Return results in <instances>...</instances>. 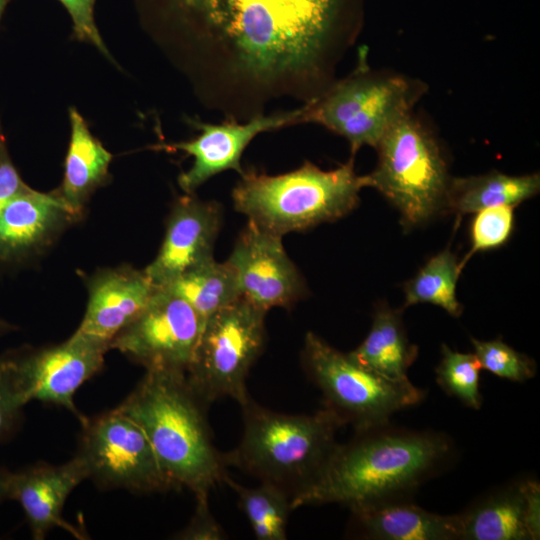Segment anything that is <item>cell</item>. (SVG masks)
Instances as JSON below:
<instances>
[{
    "instance_id": "cell-21",
    "label": "cell",
    "mask_w": 540,
    "mask_h": 540,
    "mask_svg": "<svg viewBox=\"0 0 540 540\" xmlns=\"http://www.w3.org/2000/svg\"><path fill=\"white\" fill-rule=\"evenodd\" d=\"M71 135L64 163V177L57 191L79 217L91 194L109 176L112 154L95 138L81 114L69 109Z\"/></svg>"
},
{
    "instance_id": "cell-10",
    "label": "cell",
    "mask_w": 540,
    "mask_h": 540,
    "mask_svg": "<svg viewBox=\"0 0 540 540\" xmlns=\"http://www.w3.org/2000/svg\"><path fill=\"white\" fill-rule=\"evenodd\" d=\"M77 456L88 479L133 493L173 489L142 428L118 407L82 423Z\"/></svg>"
},
{
    "instance_id": "cell-23",
    "label": "cell",
    "mask_w": 540,
    "mask_h": 540,
    "mask_svg": "<svg viewBox=\"0 0 540 540\" xmlns=\"http://www.w3.org/2000/svg\"><path fill=\"white\" fill-rule=\"evenodd\" d=\"M539 190V173L511 176L492 171L451 178L445 211L469 214L493 206L515 207L538 194Z\"/></svg>"
},
{
    "instance_id": "cell-7",
    "label": "cell",
    "mask_w": 540,
    "mask_h": 540,
    "mask_svg": "<svg viewBox=\"0 0 540 540\" xmlns=\"http://www.w3.org/2000/svg\"><path fill=\"white\" fill-rule=\"evenodd\" d=\"M424 91L422 82L406 76L357 71L306 102L299 123L319 124L344 137L354 157L365 145L376 148Z\"/></svg>"
},
{
    "instance_id": "cell-16",
    "label": "cell",
    "mask_w": 540,
    "mask_h": 540,
    "mask_svg": "<svg viewBox=\"0 0 540 540\" xmlns=\"http://www.w3.org/2000/svg\"><path fill=\"white\" fill-rule=\"evenodd\" d=\"M456 515L458 540L539 539V482L514 480L489 491Z\"/></svg>"
},
{
    "instance_id": "cell-18",
    "label": "cell",
    "mask_w": 540,
    "mask_h": 540,
    "mask_svg": "<svg viewBox=\"0 0 540 540\" xmlns=\"http://www.w3.org/2000/svg\"><path fill=\"white\" fill-rule=\"evenodd\" d=\"M87 479V469L77 455L64 464L38 463L10 472L7 499L20 505L33 539L43 540L56 527L84 539L62 512L71 492Z\"/></svg>"
},
{
    "instance_id": "cell-6",
    "label": "cell",
    "mask_w": 540,
    "mask_h": 540,
    "mask_svg": "<svg viewBox=\"0 0 540 540\" xmlns=\"http://www.w3.org/2000/svg\"><path fill=\"white\" fill-rule=\"evenodd\" d=\"M375 149L378 161L365 175L367 187L375 188L398 209L405 228L445 211L452 177L438 141L412 112L394 123Z\"/></svg>"
},
{
    "instance_id": "cell-32",
    "label": "cell",
    "mask_w": 540,
    "mask_h": 540,
    "mask_svg": "<svg viewBox=\"0 0 540 540\" xmlns=\"http://www.w3.org/2000/svg\"><path fill=\"white\" fill-rule=\"evenodd\" d=\"M23 408L11 391L0 364V443L9 440L19 429Z\"/></svg>"
},
{
    "instance_id": "cell-31",
    "label": "cell",
    "mask_w": 540,
    "mask_h": 540,
    "mask_svg": "<svg viewBox=\"0 0 540 540\" xmlns=\"http://www.w3.org/2000/svg\"><path fill=\"white\" fill-rule=\"evenodd\" d=\"M174 538L180 540H222L226 538L223 528L209 509L208 497L196 498L193 517Z\"/></svg>"
},
{
    "instance_id": "cell-25",
    "label": "cell",
    "mask_w": 540,
    "mask_h": 540,
    "mask_svg": "<svg viewBox=\"0 0 540 540\" xmlns=\"http://www.w3.org/2000/svg\"><path fill=\"white\" fill-rule=\"evenodd\" d=\"M225 482L237 495L238 504L258 540H285L287 522L292 510L291 498L277 486L261 482L258 487H245L227 474Z\"/></svg>"
},
{
    "instance_id": "cell-22",
    "label": "cell",
    "mask_w": 540,
    "mask_h": 540,
    "mask_svg": "<svg viewBox=\"0 0 540 540\" xmlns=\"http://www.w3.org/2000/svg\"><path fill=\"white\" fill-rule=\"evenodd\" d=\"M348 356L359 366L393 381L407 380L418 348L407 337L401 310L377 306L369 333Z\"/></svg>"
},
{
    "instance_id": "cell-15",
    "label": "cell",
    "mask_w": 540,
    "mask_h": 540,
    "mask_svg": "<svg viewBox=\"0 0 540 540\" xmlns=\"http://www.w3.org/2000/svg\"><path fill=\"white\" fill-rule=\"evenodd\" d=\"M222 222V208L194 193L178 197L166 221L163 242L155 259L144 269L158 287L185 271L214 258L213 251Z\"/></svg>"
},
{
    "instance_id": "cell-26",
    "label": "cell",
    "mask_w": 540,
    "mask_h": 540,
    "mask_svg": "<svg viewBox=\"0 0 540 540\" xmlns=\"http://www.w3.org/2000/svg\"><path fill=\"white\" fill-rule=\"evenodd\" d=\"M461 263L450 249H445L431 259L404 286V307L429 303L444 309L453 317L462 313L456 297V287L462 271Z\"/></svg>"
},
{
    "instance_id": "cell-17",
    "label": "cell",
    "mask_w": 540,
    "mask_h": 540,
    "mask_svg": "<svg viewBox=\"0 0 540 540\" xmlns=\"http://www.w3.org/2000/svg\"><path fill=\"white\" fill-rule=\"evenodd\" d=\"M88 304L75 334L109 346L147 307L158 290L144 270L129 265L97 271L88 281Z\"/></svg>"
},
{
    "instance_id": "cell-14",
    "label": "cell",
    "mask_w": 540,
    "mask_h": 540,
    "mask_svg": "<svg viewBox=\"0 0 540 540\" xmlns=\"http://www.w3.org/2000/svg\"><path fill=\"white\" fill-rule=\"evenodd\" d=\"M301 108L276 113L269 116L256 115L247 123L228 121L221 124L191 121L200 131L190 141L162 144L159 149L182 151L194 158L191 168L178 177L179 186L187 194L194 191L211 177L226 171L235 170L240 175L241 156L251 140L261 132L299 124Z\"/></svg>"
},
{
    "instance_id": "cell-2",
    "label": "cell",
    "mask_w": 540,
    "mask_h": 540,
    "mask_svg": "<svg viewBox=\"0 0 540 540\" xmlns=\"http://www.w3.org/2000/svg\"><path fill=\"white\" fill-rule=\"evenodd\" d=\"M454 456L453 441L444 433L390 422L357 430L350 441L338 444L319 478L291 507L412 499Z\"/></svg>"
},
{
    "instance_id": "cell-28",
    "label": "cell",
    "mask_w": 540,
    "mask_h": 540,
    "mask_svg": "<svg viewBox=\"0 0 540 540\" xmlns=\"http://www.w3.org/2000/svg\"><path fill=\"white\" fill-rule=\"evenodd\" d=\"M474 354L481 368L514 382L533 378L537 371L535 361L503 342L500 338L481 341L471 338Z\"/></svg>"
},
{
    "instance_id": "cell-19",
    "label": "cell",
    "mask_w": 540,
    "mask_h": 540,
    "mask_svg": "<svg viewBox=\"0 0 540 540\" xmlns=\"http://www.w3.org/2000/svg\"><path fill=\"white\" fill-rule=\"evenodd\" d=\"M80 217L59 192L27 188L0 209V266L20 263L42 251Z\"/></svg>"
},
{
    "instance_id": "cell-29",
    "label": "cell",
    "mask_w": 540,
    "mask_h": 540,
    "mask_svg": "<svg viewBox=\"0 0 540 540\" xmlns=\"http://www.w3.org/2000/svg\"><path fill=\"white\" fill-rule=\"evenodd\" d=\"M511 206H493L476 212L471 225V250L465 262L476 252L500 247L510 237L514 226Z\"/></svg>"
},
{
    "instance_id": "cell-36",
    "label": "cell",
    "mask_w": 540,
    "mask_h": 540,
    "mask_svg": "<svg viewBox=\"0 0 540 540\" xmlns=\"http://www.w3.org/2000/svg\"><path fill=\"white\" fill-rule=\"evenodd\" d=\"M11 0H0V21Z\"/></svg>"
},
{
    "instance_id": "cell-13",
    "label": "cell",
    "mask_w": 540,
    "mask_h": 540,
    "mask_svg": "<svg viewBox=\"0 0 540 540\" xmlns=\"http://www.w3.org/2000/svg\"><path fill=\"white\" fill-rule=\"evenodd\" d=\"M235 272L241 297L267 312L290 308L306 294V285L286 253L282 236L248 220L226 260Z\"/></svg>"
},
{
    "instance_id": "cell-33",
    "label": "cell",
    "mask_w": 540,
    "mask_h": 540,
    "mask_svg": "<svg viewBox=\"0 0 540 540\" xmlns=\"http://www.w3.org/2000/svg\"><path fill=\"white\" fill-rule=\"evenodd\" d=\"M29 188L22 180L8 152L0 127V209L15 196Z\"/></svg>"
},
{
    "instance_id": "cell-4",
    "label": "cell",
    "mask_w": 540,
    "mask_h": 540,
    "mask_svg": "<svg viewBox=\"0 0 540 540\" xmlns=\"http://www.w3.org/2000/svg\"><path fill=\"white\" fill-rule=\"evenodd\" d=\"M243 435L224 454V462L282 489L291 501L319 478L338 442L342 425L322 407L314 414H284L267 409L251 396L241 405Z\"/></svg>"
},
{
    "instance_id": "cell-30",
    "label": "cell",
    "mask_w": 540,
    "mask_h": 540,
    "mask_svg": "<svg viewBox=\"0 0 540 540\" xmlns=\"http://www.w3.org/2000/svg\"><path fill=\"white\" fill-rule=\"evenodd\" d=\"M69 14L75 39L94 45L103 55L110 58L95 23L96 0H58Z\"/></svg>"
},
{
    "instance_id": "cell-3",
    "label": "cell",
    "mask_w": 540,
    "mask_h": 540,
    "mask_svg": "<svg viewBox=\"0 0 540 540\" xmlns=\"http://www.w3.org/2000/svg\"><path fill=\"white\" fill-rule=\"evenodd\" d=\"M205 405L184 371L146 370L117 406L147 436L173 489L186 488L195 498L208 497L223 482L224 457L211 438Z\"/></svg>"
},
{
    "instance_id": "cell-35",
    "label": "cell",
    "mask_w": 540,
    "mask_h": 540,
    "mask_svg": "<svg viewBox=\"0 0 540 540\" xmlns=\"http://www.w3.org/2000/svg\"><path fill=\"white\" fill-rule=\"evenodd\" d=\"M15 329V326L0 318V336L11 332Z\"/></svg>"
},
{
    "instance_id": "cell-8",
    "label": "cell",
    "mask_w": 540,
    "mask_h": 540,
    "mask_svg": "<svg viewBox=\"0 0 540 540\" xmlns=\"http://www.w3.org/2000/svg\"><path fill=\"white\" fill-rule=\"evenodd\" d=\"M302 365L322 392L323 407L355 431L390 422L394 413L426 395L409 379L393 381L364 369L313 332L305 336Z\"/></svg>"
},
{
    "instance_id": "cell-20",
    "label": "cell",
    "mask_w": 540,
    "mask_h": 540,
    "mask_svg": "<svg viewBox=\"0 0 540 540\" xmlns=\"http://www.w3.org/2000/svg\"><path fill=\"white\" fill-rule=\"evenodd\" d=\"M349 534L368 540H458L457 515H440L394 499L349 507Z\"/></svg>"
},
{
    "instance_id": "cell-34",
    "label": "cell",
    "mask_w": 540,
    "mask_h": 540,
    "mask_svg": "<svg viewBox=\"0 0 540 540\" xmlns=\"http://www.w3.org/2000/svg\"><path fill=\"white\" fill-rule=\"evenodd\" d=\"M10 471L0 466V504L7 499V487Z\"/></svg>"
},
{
    "instance_id": "cell-5",
    "label": "cell",
    "mask_w": 540,
    "mask_h": 540,
    "mask_svg": "<svg viewBox=\"0 0 540 540\" xmlns=\"http://www.w3.org/2000/svg\"><path fill=\"white\" fill-rule=\"evenodd\" d=\"M354 157L333 170L311 162L280 175L246 171L232 191L234 208L249 221L279 236L336 221L359 204L366 176Z\"/></svg>"
},
{
    "instance_id": "cell-27",
    "label": "cell",
    "mask_w": 540,
    "mask_h": 540,
    "mask_svg": "<svg viewBox=\"0 0 540 540\" xmlns=\"http://www.w3.org/2000/svg\"><path fill=\"white\" fill-rule=\"evenodd\" d=\"M441 353L435 369L438 385L466 407L479 410L483 402L479 388L482 368L476 355L454 351L446 344L442 345Z\"/></svg>"
},
{
    "instance_id": "cell-11",
    "label": "cell",
    "mask_w": 540,
    "mask_h": 540,
    "mask_svg": "<svg viewBox=\"0 0 540 540\" xmlns=\"http://www.w3.org/2000/svg\"><path fill=\"white\" fill-rule=\"evenodd\" d=\"M109 346L73 334L49 347L21 348L0 356L5 379L18 402L53 404L72 413L80 423L87 417L77 408L78 389L103 367Z\"/></svg>"
},
{
    "instance_id": "cell-1",
    "label": "cell",
    "mask_w": 540,
    "mask_h": 540,
    "mask_svg": "<svg viewBox=\"0 0 540 540\" xmlns=\"http://www.w3.org/2000/svg\"><path fill=\"white\" fill-rule=\"evenodd\" d=\"M149 21L203 44L230 81L293 87L321 70L353 0H137Z\"/></svg>"
},
{
    "instance_id": "cell-24",
    "label": "cell",
    "mask_w": 540,
    "mask_h": 540,
    "mask_svg": "<svg viewBox=\"0 0 540 540\" xmlns=\"http://www.w3.org/2000/svg\"><path fill=\"white\" fill-rule=\"evenodd\" d=\"M182 297L204 319L241 298L234 270L214 258L163 286Z\"/></svg>"
},
{
    "instance_id": "cell-12",
    "label": "cell",
    "mask_w": 540,
    "mask_h": 540,
    "mask_svg": "<svg viewBox=\"0 0 540 540\" xmlns=\"http://www.w3.org/2000/svg\"><path fill=\"white\" fill-rule=\"evenodd\" d=\"M205 320L182 297L159 287L143 312L110 343L145 370L184 371Z\"/></svg>"
},
{
    "instance_id": "cell-9",
    "label": "cell",
    "mask_w": 540,
    "mask_h": 540,
    "mask_svg": "<svg viewBox=\"0 0 540 540\" xmlns=\"http://www.w3.org/2000/svg\"><path fill=\"white\" fill-rule=\"evenodd\" d=\"M265 314L241 297L205 320L185 372L205 405L222 397L241 405L250 396L246 378L265 345Z\"/></svg>"
}]
</instances>
